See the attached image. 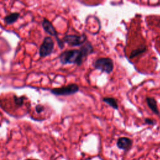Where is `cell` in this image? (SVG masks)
Returning <instances> with one entry per match:
<instances>
[{"label": "cell", "instance_id": "8fae6325", "mask_svg": "<svg viewBox=\"0 0 160 160\" xmlns=\"http://www.w3.org/2000/svg\"><path fill=\"white\" fill-rule=\"evenodd\" d=\"M146 51V46H141L138 49H134L132 50L131 52V54H130V58H134L138 56H139V54L144 52L145 51Z\"/></svg>", "mask_w": 160, "mask_h": 160}, {"label": "cell", "instance_id": "5b68a950", "mask_svg": "<svg viewBox=\"0 0 160 160\" xmlns=\"http://www.w3.org/2000/svg\"><path fill=\"white\" fill-rule=\"evenodd\" d=\"M54 49V42L50 36L44 38L39 49V54L41 58L49 56L52 54Z\"/></svg>", "mask_w": 160, "mask_h": 160}, {"label": "cell", "instance_id": "277c9868", "mask_svg": "<svg viewBox=\"0 0 160 160\" xmlns=\"http://www.w3.org/2000/svg\"><path fill=\"white\" fill-rule=\"evenodd\" d=\"M42 27L43 29L44 30V31L47 34H48L49 35H50L51 36H54L56 38V41H57L59 48L61 49H62L64 47V43L63 42L62 39L59 38L58 32L56 30L54 26L52 25V24L51 23V22H50L48 19L44 18L42 22Z\"/></svg>", "mask_w": 160, "mask_h": 160}, {"label": "cell", "instance_id": "3957f363", "mask_svg": "<svg viewBox=\"0 0 160 160\" xmlns=\"http://www.w3.org/2000/svg\"><path fill=\"white\" fill-rule=\"evenodd\" d=\"M79 87L76 84H70L66 86L52 88L50 92L56 96H69L78 92Z\"/></svg>", "mask_w": 160, "mask_h": 160}, {"label": "cell", "instance_id": "4fadbf2b", "mask_svg": "<svg viewBox=\"0 0 160 160\" xmlns=\"http://www.w3.org/2000/svg\"><path fill=\"white\" fill-rule=\"evenodd\" d=\"M35 111L37 113L40 114L44 111V106L41 104H37L35 107Z\"/></svg>", "mask_w": 160, "mask_h": 160}, {"label": "cell", "instance_id": "5bb4252c", "mask_svg": "<svg viewBox=\"0 0 160 160\" xmlns=\"http://www.w3.org/2000/svg\"><path fill=\"white\" fill-rule=\"evenodd\" d=\"M144 122H145V124H148V125H154L156 123V121H155V120L152 119L151 118H145Z\"/></svg>", "mask_w": 160, "mask_h": 160}, {"label": "cell", "instance_id": "7a4b0ae2", "mask_svg": "<svg viewBox=\"0 0 160 160\" xmlns=\"http://www.w3.org/2000/svg\"><path fill=\"white\" fill-rule=\"evenodd\" d=\"M93 66L102 72L110 74L114 69V62L109 58H100L95 60Z\"/></svg>", "mask_w": 160, "mask_h": 160}, {"label": "cell", "instance_id": "52a82bcc", "mask_svg": "<svg viewBox=\"0 0 160 160\" xmlns=\"http://www.w3.org/2000/svg\"><path fill=\"white\" fill-rule=\"evenodd\" d=\"M132 142L131 139L126 137L119 138L117 141V146L123 150H128L132 146Z\"/></svg>", "mask_w": 160, "mask_h": 160}, {"label": "cell", "instance_id": "7c38bea8", "mask_svg": "<svg viewBox=\"0 0 160 160\" xmlns=\"http://www.w3.org/2000/svg\"><path fill=\"white\" fill-rule=\"evenodd\" d=\"M13 98V100H14V102L15 104V105L17 107H21L24 104V100L25 98L24 96H22L20 97H18L16 95H13L12 96Z\"/></svg>", "mask_w": 160, "mask_h": 160}, {"label": "cell", "instance_id": "6da1fadb", "mask_svg": "<svg viewBox=\"0 0 160 160\" xmlns=\"http://www.w3.org/2000/svg\"><path fill=\"white\" fill-rule=\"evenodd\" d=\"M86 58L81 49L65 50L59 56V61L63 65L76 64L78 66H81Z\"/></svg>", "mask_w": 160, "mask_h": 160}, {"label": "cell", "instance_id": "30bf717a", "mask_svg": "<svg viewBox=\"0 0 160 160\" xmlns=\"http://www.w3.org/2000/svg\"><path fill=\"white\" fill-rule=\"evenodd\" d=\"M102 101L108 104L109 106L112 108L114 109H118V104L116 99L112 97H104L102 98Z\"/></svg>", "mask_w": 160, "mask_h": 160}, {"label": "cell", "instance_id": "9a60e30c", "mask_svg": "<svg viewBox=\"0 0 160 160\" xmlns=\"http://www.w3.org/2000/svg\"><path fill=\"white\" fill-rule=\"evenodd\" d=\"M26 160H38V159H26Z\"/></svg>", "mask_w": 160, "mask_h": 160}, {"label": "cell", "instance_id": "2e32d148", "mask_svg": "<svg viewBox=\"0 0 160 160\" xmlns=\"http://www.w3.org/2000/svg\"><path fill=\"white\" fill-rule=\"evenodd\" d=\"M0 114H1V112H0Z\"/></svg>", "mask_w": 160, "mask_h": 160}, {"label": "cell", "instance_id": "9c48e42d", "mask_svg": "<svg viewBox=\"0 0 160 160\" xmlns=\"http://www.w3.org/2000/svg\"><path fill=\"white\" fill-rule=\"evenodd\" d=\"M20 17V14L18 12H11L9 14L7 15L4 18V21L7 25H11L14 24Z\"/></svg>", "mask_w": 160, "mask_h": 160}, {"label": "cell", "instance_id": "ba28073f", "mask_svg": "<svg viewBox=\"0 0 160 160\" xmlns=\"http://www.w3.org/2000/svg\"><path fill=\"white\" fill-rule=\"evenodd\" d=\"M146 101L148 104V106L151 110V111L156 115L160 116V112L158 109L157 102H156V99L152 97L147 96L146 98Z\"/></svg>", "mask_w": 160, "mask_h": 160}, {"label": "cell", "instance_id": "8992f818", "mask_svg": "<svg viewBox=\"0 0 160 160\" xmlns=\"http://www.w3.org/2000/svg\"><path fill=\"white\" fill-rule=\"evenodd\" d=\"M62 41L64 43H66L69 46L72 47L79 46L84 44L87 41V36L84 34L81 35L68 34L65 35L62 39Z\"/></svg>", "mask_w": 160, "mask_h": 160}]
</instances>
